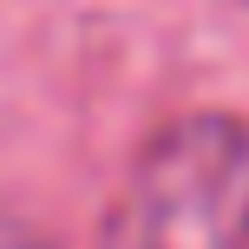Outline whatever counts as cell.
I'll use <instances>...</instances> for the list:
<instances>
[{
  "label": "cell",
  "mask_w": 249,
  "mask_h": 249,
  "mask_svg": "<svg viewBox=\"0 0 249 249\" xmlns=\"http://www.w3.org/2000/svg\"><path fill=\"white\" fill-rule=\"evenodd\" d=\"M0 249H53L39 230H26L20 216H0Z\"/></svg>",
  "instance_id": "cell-2"
},
{
  "label": "cell",
  "mask_w": 249,
  "mask_h": 249,
  "mask_svg": "<svg viewBox=\"0 0 249 249\" xmlns=\"http://www.w3.org/2000/svg\"><path fill=\"white\" fill-rule=\"evenodd\" d=\"M99 249H249V118L184 112L144 138Z\"/></svg>",
  "instance_id": "cell-1"
}]
</instances>
